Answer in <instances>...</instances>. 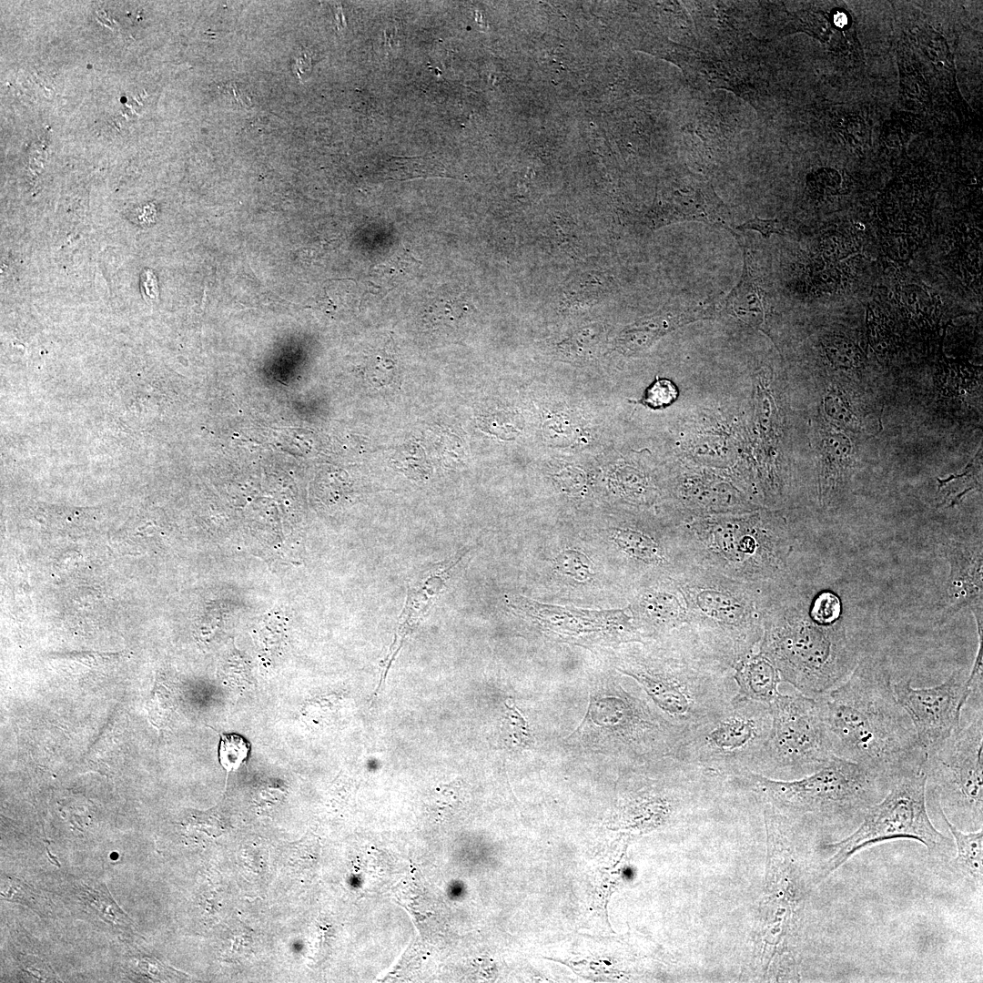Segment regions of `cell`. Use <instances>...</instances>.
Here are the masks:
<instances>
[{
    "mask_svg": "<svg viewBox=\"0 0 983 983\" xmlns=\"http://www.w3.org/2000/svg\"><path fill=\"white\" fill-rule=\"evenodd\" d=\"M9 879L11 885L10 889L7 894L2 893V897L5 898H8L9 900H16L17 902L25 904L38 912L37 907L40 908L41 904L37 900L39 899V897L36 896V894L32 892V890L28 887L21 883L19 880H16L13 877H9Z\"/></svg>",
    "mask_w": 983,
    "mask_h": 983,
    "instance_id": "44dd1931",
    "label": "cell"
},
{
    "mask_svg": "<svg viewBox=\"0 0 983 983\" xmlns=\"http://www.w3.org/2000/svg\"><path fill=\"white\" fill-rule=\"evenodd\" d=\"M927 790L938 808L955 826L968 831L982 828L983 822V713L976 712L971 723L960 727L935 749L927 753L923 765Z\"/></svg>",
    "mask_w": 983,
    "mask_h": 983,
    "instance_id": "ba28073f",
    "label": "cell"
},
{
    "mask_svg": "<svg viewBox=\"0 0 983 983\" xmlns=\"http://www.w3.org/2000/svg\"><path fill=\"white\" fill-rule=\"evenodd\" d=\"M744 250V269L740 281L725 299V308L729 313L745 317L746 321L760 324L763 316V299L766 292L762 286L759 267L755 253L745 242L735 236Z\"/></svg>",
    "mask_w": 983,
    "mask_h": 983,
    "instance_id": "5bb4252c",
    "label": "cell"
},
{
    "mask_svg": "<svg viewBox=\"0 0 983 983\" xmlns=\"http://www.w3.org/2000/svg\"><path fill=\"white\" fill-rule=\"evenodd\" d=\"M769 707V733L749 772L773 779H796L817 771L835 756L816 698L799 692L780 693Z\"/></svg>",
    "mask_w": 983,
    "mask_h": 983,
    "instance_id": "8992f818",
    "label": "cell"
},
{
    "mask_svg": "<svg viewBox=\"0 0 983 983\" xmlns=\"http://www.w3.org/2000/svg\"><path fill=\"white\" fill-rule=\"evenodd\" d=\"M68 657L76 660L86 664L98 665L109 663H114L121 660L126 655L120 654H100V653H73L68 654Z\"/></svg>",
    "mask_w": 983,
    "mask_h": 983,
    "instance_id": "7402d4cb",
    "label": "cell"
},
{
    "mask_svg": "<svg viewBox=\"0 0 983 983\" xmlns=\"http://www.w3.org/2000/svg\"><path fill=\"white\" fill-rule=\"evenodd\" d=\"M739 230L753 229L760 232L764 237H769L772 233H780L781 226L776 220L761 219L755 217L735 228Z\"/></svg>",
    "mask_w": 983,
    "mask_h": 983,
    "instance_id": "603a6c76",
    "label": "cell"
},
{
    "mask_svg": "<svg viewBox=\"0 0 983 983\" xmlns=\"http://www.w3.org/2000/svg\"><path fill=\"white\" fill-rule=\"evenodd\" d=\"M944 822L952 834L957 854L950 861L958 874L969 878L981 890L983 880V830L963 831L952 824L939 810Z\"/></svg>",
    "mask_w": 983,
    "mask_h": 983,
    "instance_id": "9a60e30c",
    "label": "cell"
},
{
    "mask_svg": "<svg viewBox=\"0 0 983 983\" xmlns=\"http://www.w3.org/2000/svg\"><path fill=\"white\" fill-rule=\"evenodd\" d=\"M613 540L621 549L633 557L646 562L657 559L656 543L643 533L619 529L613 533Z\"/></svg>",
    "mask_w": 983,
    "mask_h": 983,
    "instance_id": "e0dca14e",
    "label": "cell"
},
{
    "mask_svg": "<svg viewBox=\"0 0 983 983\" xmlns=\"http://www.w3.org/2000/svg\"><path fill=\"white\" fill-rule=\"evenodd\" d=\"M655 665L630 670L682 735L720 713L735 696L733 669L684 631Z\"/></svg>",
    "mask_w": 983,
    "mask_h": 983,
    "instance_id": "3957f363",
    "label": "cell"
},
{
    "mask_svg": "<svg viewBox=\"0 0 983 983\" xmlns=\"http://www.w3.org/2000/svg\"><path fill=\"white\" fill-rule=\"evenodd\" d=\"M950 573L947 583L948 612L956 613L965 606L971 610L982 608V543L960 542L954 540L944 545Z\"/></svg>",
    "mask_w": 983,
    "mask_h": 983,
    "instance_id": "30bf717a",
    "label": "cell"
},
{
    "mask_svg": "<svg viewBox=\"0 0 983 983\" xmlns=\"http://www.w3.org/2000/svg\"><path fill=\"white\" fill-rule=\"evenodd\" d=\"M829 401L830 405L833 406L832 412L834 414H832V416L835 419L845 424L854 422L853 421L855 419L853 416V412L851 411L849 406H847L842 396L834 395L832 398H829Z\"/></svg>",
    "mask_w": 983,
    "mask_h": 983,
    "instance_id": "cb8c5ba5",
    "label": "cell"
},
{
    "mask_svg": "<svg viewBox=\"0 0 983 983\" xmlns=\"http://www.w3.org/2000/svg\"><path fill=\"white\" fill-rule=\"evenodd\" d=\"M685 221H700L734 232L732 216L709 187L699 186L679 193L655 212L654 228Z\"/></svg>",
    "mask_w": 983,
    "mask_h": 983,
    "instance_id": "8fae6325",
    "label": "cell"
},
{
    "mask_svg": "<svg viewBox=\"0 0 983 983\" xmlns=\"http://www.w3.org/2000/svg\"><path fill=\"white\" fill-rule=\"evenodd\" d=\"M771 725L769 704L735 694L716 715L684 733L668 754L724 775L749 771Z\"/></svg>",
    "mask_w": 983,
    "mask_h": 983,
    "instance_id": "52a82bcc",
    "label": "cell"
},
{
    "mask_svg": "<svg viewBox=\"0 0 983 983\" xmlns=\"http://www.w3.org/2000/svg\"><path fill=\"white\" fill-rule=\"evenodd\" d=\"M897 838L916 840L932 853L941 851L949 841L929 818L923 768L892 777L887 794L867 809L857 827L845 838L827 845L834 852L821 866L817 882L859 851Z\"/></svg>",
    "mask_w": 983,
    "mask_h": 983,
    "instance_id": "5b68a950",
    "label": "cell"
},
{
    "mask_svg": "<svg viewBox=\"0 0 983 983\" xmlns=\"http://www.w3.org/2000/svg\"><path fill=\"white\" fill-rule=\"evenodd\" d=\"M141 292L144 298L149 299L158 297L157 280L150 269H146L141 275Z\"/></svg>",
    "mask_w": 983,
    "mask_h": 983,
    "instance_id": "d4e9b609",
    "label": "cell"
},
{
    "mask_svg": "<svg viewBox=\"0 0 983 983\" xmlns=\"http://www.w3.org/2000/svg\"><path fill=\"white\" fill-rule=\"evenodd\" d=\"M810 617L822 624L843 623L838 599L831 593H823L810 610Z\"/></svg>",
    "mask_w": 983,
    "mask_h": 983,
    "instance_id": "d6986e66",
    "label": "cell"
},
{
    "mask_svg": "<svg viewBox=\"0 0 983 983\" xmlns=\"http://www.w3.org/2000/svg\"><path fill=\"white\" fill-rule=\"evenodd\" d=\"M735 776L754 787L769 807L792 822L836 826L859 825L867 809L887 794L891 780L837 756L796 779H773L749 771Z\"/></svg>",
    "mask_w": 983,
    "mask_h": 983,
    "instance_id": "7a4b0ae2",
    "label": "cell"
},
{
    "mask_svg": "<svg viewBox=\"0 0 983 983\" xmlns=\"http://www.w3.org/2000/svg\"><path fill=\"white\" fill-rule=\"evenodd\" d=\"M251 745L246 737L237 733H224L218 745V759L227 772L238 770L249 757Z\"/></svg>",
    "mask_w": 983,
    "mask_h": 983,
    "instance_id": "2e32d148",
    "label": "cell"
},
{
    "mask_svg": "<svg viewBox=\"0 0 983 983\" xmlns=\"http://www.w3.org/2000/svg\"><path fill=\"white\" fill-rule=\"evenodd\" d=\"M677 397V390L668 380H655L645 391L644 402L652 408H662L671 404Z\"/></svg>",
    "mask_w": 983,
    "mask_h": 983,
    "instance_id": "ffe728a7",
    "label": "cell"
},
{
    "mask_svg": "<svg viewBox=\"0 0 983 983\" xmlns=\"http://www.w3.org/2000/svg\"><path fill=\"white\" fill-rule=\"evenodd\" d=\"M714 304L677 305L628 327L619 339L621 346L630 350H642L678 326L710 317Z\"/></svg>",
    "mask_w": 983,
    "mask_h": 983,
    "instance_id": "7c38bea8",
    "label": "cell"
},
{
    "mask_svg": "<svg viewBox=\"0 0 983 983\" xmlns=\"http://www.w3.org/2000/svg\"><path fill=\"white\" fill-rule=\"evenodd\" d=\"M762 653L782 682L812 698L845 681L863 657L856 635L844 622L822 624L796 612L767 622Z\"/></svg>",
    "mask_w": 983,
    "mask_h": 983,
    "instance_id": "277c9868",
    "label": "cell"
},
{
    "mask_svg": "<svg viewBox=\"0 0 983 983\" xmlns=\"http://www.w3.org/2000/svg\"><path fill=\"white\" fill-rule=\"evenodd\" d=\"M893 690L926 754L960 729L961 711L971 695L968 673L963 670L931 687L917 688L904 678L893 684Z\"/></svg>",
    "mask_w": 983,
    "mask_h": 983,
    "instance_id": "9c48e42d",
    "label": "cell"
},
{
    "mask_svg": "<svg viewBox=\"0 0 983 983\" xmlns=\"http://www.w3.org/2000/svg\"><path fill=\"white\" fill-rule=\"evenodd\" d=\"M835 756L888 777L919 770L927 754L897 701L888 661L866 655L840 684L816 697Z\"/></svg>",
    "mask_w": 983,
    "mask_h": 983,
    "instance_id": "6da1fadb",
    "label": "cell"
},
{
    "mask_svg": "<svg viewBox=\"0 0 983 983\" xmlns=\"http://www.w3.org/2000/svg\"><path fill=\"white\" fill-rule=\"evenodd\" d=\"M554 569L578 582L588 581L593 575V564L585 554L575 550H565L554 559Z\"/></svg>",
    "mask_w": 983,
    "mask_h": 983,
    "instance_id": "ac0fdd59",
    "label": "cell"
},
{
    "mask_svg": "<svg viewBox=\"0 0 983 983\" xmlns=\"http://www.w3.org/2000/svg\"><path fill=\"white\" fill-rule=\"evenodd\" d=\"M736 694L769 704L779 694L780 674L763 653L745 655L733 668Z\"/></svg>",
    "mask_w": 983,
    "mask_h": 983,
    "instance_id": "4fadbf2b",
    "label": "cell"
}]
</instances>
